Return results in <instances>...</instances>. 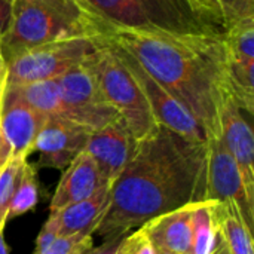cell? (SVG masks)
<instances>
[{
    "mask_svg": "<svg viewBox=\"0 0 254 254\" xmlns=\"http://www.w3.org/2000/svg\"><path fill=\"white\" fill-rule=\"evenodd\" d=\"M207 141L158 125L137 141L134 155L110 185L109 204L94 234L127 235L150 219L204 201Z\"/></svg>",
    "mask_w": 254,
    "mask_h": 254,
    "instance_id": "6da1fadb",
    "label": "cell"
},
{
    "mask_svg": "<svg viewBox=\"0 0 254 254\" xmlns=\"http://www.w3.org/2000/svg\"><path fill=\"white\" fill-rule=\"evenodd\" d=\"M103 37L134 57L196 119L207 140L220 134V106L231 95L223 31L109 28Z\"/></svg>",
    "mask_w": 254,
    "mask_h": 254,
    "instance_id": "7a4b0ae2",
    "label": "cell"
},
{
    "mask_svg": "<svg viewBox=\"0 0 254 254\" xmlns=\"http://www.w3.org/2000/svg\"><path fill=\"white\" fill-rule=\"evenodd\" d=\"M79 36L103 37V30L77 0H13L0 51L7 64L34 46Z\"/></svg>",
    "mask_w": 254,
    "mask_h": 254,
    "instance_id": "3957f363",
    "label": "cell"
},
{
    "mask_svg": "<svg viewBox=\"0 0 254 254\" xmlns=\"http://www.w3.org/2000/svg\"><path fill=\"white\" fill-rule=\"evenodd\" d=\"M98 22L103 36L109 28L173 33L223 31L190 0H77Z\"/></svg>",
    "mask_w": 254,
    "mask_h": 254,
    "instance_id": "277c9868",
    "label": "cell"
},
{
    "mask_svg": "<svg viewBox=\"0 0 254 254\" xmlns=\"http://www.w3.org/2000/svg\"><path fill=\"white\" fill-rule=\"evenodd\" d=\"M86 63L104 100L115 109L132 137L137 141L147 137L158 124L140 85L128 70L118 48L106 37H101L95 51L86 57Z\"/></svg>",
    "mask_w": 254,
    "mask_h": 254,
    "instance_id": "5b68a950",
    "label": "cell"
},
{
    "mask_svg": "<svg viewBox=\"0 0 254 254\" xmlns=\"http://www.w3.org/2000/svg\"><path fill=\"white\" fill-rule=\"evenodd\" d=\"M100 39L89 36L70 37L21 52L7 61L6 86L58 79L92 54Z\"/></svg>",
    "mask_w": 254,
    "mask_h": 254,
    "instance_id": "8992f818",
    "label": "cell"
},
{
    "mask_svg": "<svg viewBox=\"0 0 254 254\" xmlns=\"http://www.w3.org/2000/svg\"><path fill=\"white\" fill-rule=\"evenodd\" d=\"M204 201L232 202L253 231L254 199L249 196L240 168L220 134L207 140Z\"/></svg>",
    "mask_w": 254,
    "mask_h": 254,
    "instance_id": "52a82bcc",
    "label": "cell"
},
{
    "mask_svg": "<svg viewBox=\"0 0 254 254\" xmlns=\"http://www.w3.org/2000/svg\"><path fill=\"white\" fill-rule=\"evenodd\" d=\"M55 80L71 122L95 131L121 119L115 109L104 100L86 58Z\"/></svg>",
    "mask_w": 254,
    "mask_h": 254,
    "instance_id": "ba28073f",
    "label": "cell"
},
{
    "mask_svg": "<svg viewBox=\"0 0 254 254\" xmlns=\"http://www.w3.org/2000/svg\"><path fill=\"white\" fill-rule=\"evenodd\" d=\"M118 51H119L124 63L127 64L128 70L131 71V74L140 85V88L150 106V110H152V115H153L156 124L173 131V132H177L179 135H182L185 138L205 143L207 134L202 129V127L196 122V119L167 89H164L137 63V60L134 57H131L128 52H125L121 48H118Z\"/></svg>",
    "mask_w": 254,
    "mask_h": 254,
    "instance_id": "9c48e42d",
    "label": "cell"
},
{
    "mask_svg": "<svg viewBox=\"0 0 254 254\" xmlns=\"http://www.w3.org/2000/svg\"><path fill=\"white\" fill-rule=\"evenodd\" d=\"M229 92L247 113L254 112V19H244L223 31Z\"/></svg>",
    "mask_w": 254,
    "mask_h": 254,
    "instance_id": "30bf717a",
    "label": "cell"
},
{
    "mask_svg": "<svg viewBox=\"0 0 254 254\" xmlns=\"http://www.w3.org/2000/svg\"><path fill=\"white\" fill-rule=\"evenodd\" d=\"M45 121L46 116L25 103L15 88H4L0 98V137L12 158H28Z\"/></svg>",
    "mask_w": 254,
    "mask_h": 254,
    "instance_id": "8fae6325",
    "label": "cell"
},
{
    "mask_svg": "<svg viewBox=\"0 0 254 254\" xmlns=\"http://www.w3.org/2000/svg\"><path fill=\"white\" fill-rule=\"evenodd\" d=\"M91 129L60 118H46L34 143L39 152L37 167L57 170L67 168L71 161L85 152Z\"/></svg>",
    "mask_w": 254,
    "mask_h": 254,
    "instance_id": "7c38bea8",
    "label": "cell"
},
{
    "mask_svg": "<svg viewBox=\"0 0 254 254\" xmlns=\"http://www.w3.org/2000/svg\"><path fill=\"white\" fill-rule=\"evenodd\" d=\"M250 116V115H249ZM220 137L234 156L249 196L254 199V134L246 112L228 95L219 112Z\"/></svg>",
    "mask_w": 254,
    "mask_h": 254,
    "instance_id": "4fadbf2b",
    "label": "cell"
},
{
    "mask_svg": "<svg viewBox=\"0 0 254 254\" xmlns=\"http://www.w3.org/2000/svg\"><path fill=\"white\" fill-rule=\"evenodd\" d=\"M137 140L122 119L91 132L85 152L98 167L103 179L112 185L134 155Z\"/></svg>",
    "mask_w": 254,
    "mask_h": 254,
    "instance_id": "5bb4252c",
    "label": "cell"
},
{
    "mask_svg": "<svg viewBox=\"0 0 254 254\" xmlns=\"http://www.w3.org/2000/svg\"><path fill=\"white\" fill-rule=\"evenodd\" d=\"M107 185L92 158L86 152H82L63 170V176L49 204V211H57L91 198Z\"/></svg>",
    "mask_w": 254,
    "mask_h": 254,
    "instance_id": "9a60e30c",
    "label": "cell"
},
{
    "mask_svg": "<svg viewBox=\"0 0 254 254\" xmlns=\"http://www.w3.org/2000/svg\"><path fill=\"white\" fill-rule=\"evenodd\" d=\"M193 208L195 202L188 204L150 219L140 229L153 247L176 254H190Z\"/></svg>",
    "mask_w": 254,
    "mask_h": 254,
    "instance_id": "2e32d148",
    "label": "cell"
},
{
    "mask_svg": "<svg viewBox=\"0 0 254 254\" xmlns=\"http://www.w3.org/2000/svg\"><path fill=\"white\" fill-rule=\"evenodd\" d=\"M109 193L110 185L101 188L91 198L74 202L57 211H51L48 219L55 223L60 237L92 235L107 208Z\"/></svg>",
    "mask_w": 254,
    "mask_h": 254,
    "instance_id": "e0dca14e",
    "label": "cell"
},
{
    "mask_svg": "<svg viewBox=\"0 0 254 254\" xmlns=\"http://www.w3.org/2000/svg\"><path fill=\"white\" fill-rule=\"evenodd\" d=\"M213 216L229 253L254 254L253 231L246 225L237 205L213 201Z\"/></svg>",
    "mask_w": 254,
    "mask_h": 254,
    "instance_id": "ac0fdd59",
    "label": "cell"
},
{
    "mask_svg": "<svg viewBox=\"0 0 254 254\" xmlns=\"http://www.w3.org/2000/svg\"><path fill=\"white\" fill-rule=\"evenodd\" d=\"M12 88L18 91V94L24 98L25 103H28L34 110H37L43 116L70 121L68 109L61 98L60 88L55 79Z\"/></svg>",
    "mask_w": 254,
    "mask_h": 254,
    "instance_id": "d6986e66",
    "label": "cell"
},
{
    "mask_svg": "<svg viewBox=\"0 0 254 254\" xmlns=\"http://www.w3.org/2000/svg\"><path fill=\"white\" fill-rule=\"evenodd\" d=\"M217 240L213 201H196L192 214L190 254H211Z\"/></svg>",
    "mask_w": 254,
    "mask_h": 254,
    "instance_id": "ffe728a7",
    "label": "cell"
},
{
    "mask_svg": "<svg viewBox=\"0 0 254 254\" xmlns=\"http://www.w3.org/2000/svg\"><path fill=\"white\" fill-rule=\"evenodd\" d=\"M37 202V173L34 165L24 162L19 179L12 196V202L9 207V214L7 219L18 217L30 210L34 208Z\"/></svg>",
    "mask_w": 254,
    "mask_h": 254,
    "instance_id": "44dd1931",
    "label": "cell"
},
{
    "mask_svg": "<svg viewBox=\"0 0 254 254\" xmlns=\"http://www.w3.org/2000/svg\"><path fill=\"white\" fill-rule=\"evenodd\" d=\"M24 162H27V159L10 158L0 170V229H4L6 222L9 220V207Z\"/></svg>",
    "mask_w": 254,
    "mask_h": 254,
    "instance_id": "7402d4cb",
    "label": "cell"
},
{
    "mask_svg": "<svg viewBox=\"0 0 254 254\" xmlns=\"http://www.w3.org/2000/svg\"><path fill=\"white\" fill-rule=\"evenodd\" d=\"M223 31L244 19H254V0H214Z\"/></svg>",
    "mask_w": 254,
    "mask_h": 254,
    "instance_id": "603a6c76",
    "label": "cell"
},
{
    "mask_svg": "<svg viewBox=\"0 0 254 254\" xmlns=\"http://www.w3.org/2000/svg\"><path fill=\"white\" fill-rule=\"evenodd\" d=\"M83 247H92V235L58 237L45 250L37 254H73Z\"/></svg>",
    "mask_w": 254,
    "mask_h": 254,
    "instance_id": "cb8c5ba5",
    "label": "cell"
},
{
    "mask_svg": "<svg viewBox=\"0 0 254 254\" xmlns=\"http://www.w3.org/2000/svg\"><path fill=\"white\" fill-rule=\"evenodd\" d=\"M131 244H132V254H155L153 246L147 240V237L143 234V231L138 228V231H134L128 234Z\"/></svg>",
    "mask_w": 254,
    "mask_h": 254,
    "instance_id": "d4e9b609",
    "label": "cell"
},
{
    "mask_svg": "<svg viewBox=\"0 0 254 254\" xmlns=\"http://www.w3.org/2000/svg\"><path fill=\"white\" fill-rule=\"evenodd\" d=\"M124 238H125V235L107 238V240H104V243L100 247H91L85 254H116Z\"/></svg>",
    "mask_w": 254,
    "mask_h": 254,
    "instance_id": "484cf974",
    "label": "cell"
},
{
    "mask_svg": "<svg viewBox=\"0 0 254 254\" xmlns=\"http://www.w3.org/2000/svg\"><path fill=\"white\" fill-rule=\"evenodd\" d=\"M12 4H13V0H0V42L3 36L6 34L9 24H10Z\"/></svg>",
    "mask_w": 254,
    "mask_h": 254,
    "instance_id": "4316f807",
    "label": "cell"
},
{
    "mask_svg": "<svg viewBox=\"0 0 254 254\" xmlns=\"http://www.w3.org/2000/svg\"><path fill=\"white\" fill-rule=\"evenodd\" d=\"M6 76H7V64L1 55V51H0V98H1V94L6 88Z\"/></svg>",
    "mask_w": 254,
    "mask_h": 254,
    "instance_id": "83f0119b",
    "label": "cell"
},
{
    "mask_svg": "<svg viewBox=\"0 0 254 254\" xmlns=\"http://www.w3.org/2000/svg\"><path fill=\"white\" fill-rule=\"evenodd\" d=\"M211 254H231L229 250H228V247H226V244H225V241H223V238H222V235L219 234V231H217L216 246H214V250H213Z\"/></svg>",
    "mask_w": 254,
    "mask_h": 254,
    "instance_id": "f1b7e54d",
    "label": "cell"
},
{
    "mask_svg": "<svg viewBox=\"0 0 254 254\" xmlns=\"http://www.w3.org/2000/svg\"><path fill=\"white\" fill-rule=\"evenodd\" d=\"M116 254H132V244H131V240H129L128 234L125 235L124 241L121 243V247H119Z\"/></svg>",
    "mask_w": 254,
    "mask_h": 254,
    "instance_id": "f546056e",
    "label": "cell"
},
{
    "mask_svg": "<svg viewBox=\"0 0 254 254\" xmlns=\"http://www.w3.org/2000/svg\"><path fill=\"white\" fill-rule=\"evenodd\" d=\"M3 231L4 229H0V254H9L6 241H4V237H3Z\"/></svg>",
    "mask_w": 254,
    "mask_h": 254,
    "instance_id": "4dcf8cb0",
    "label": "cell"
},
{
    "mask_svg": "<svg viewBox=\"0 0 254 254\" xmlns=\"http://www.w3.org/2000/svg\"><path fill=\"white\" fill-rule=\"evenodd\" d=\"M155 250V254H176L173 252H168V250H162V249H158V247H153Z\"/></svg>",
    "mask_w": 254,
    "mask_h": 254,
    "instance_id": "1f68e13d",
    "label": "cell"
},
{
    "mask_svg": "<svg viewBox=\"0 0 254 254\" xmlns=\"http://www.w3.org/2000/svg\"><path fill=\"white\" fill-rule=\"evenodd\" d=\"M91 247H83V249H80V250H77V252H74L73 254H85L88 250H89Z\"/></svg>",
    "mask_w": 254,
    "mask_h": 254,
    "instance_id": "d6a6232c",
    "label": "cell"
},
{
    "mask_svg": "<svg viewBox=\"0 0 254 254\" xmlns=\"http://www.w3.org/2000/svg\"><path fill=\"white\" fill-rule=\"evenodd\" d=\"M3 167H4V165H3ZM3 167H0V170H1V168H3Z\"/></svg>",
    "mask_w": 254,
    "mask_h": 254,
    "instance_id": "836d02e7",
    "label": "cell"
}]
</instances>
